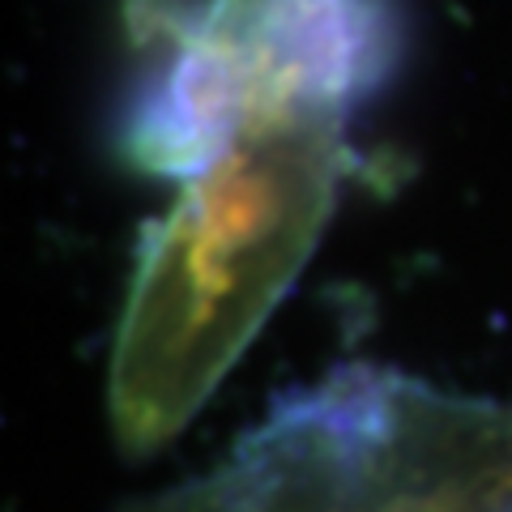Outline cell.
Here are the masks:
<instances>
[{
    "mask_svg": "<svg viewBox=\"0 0 512 512\" xmlns=\"http://www.w3.org/2000/svg\"><path fill=\"white\" fill-rule=\"evenodd\" d=\"M124 512H512V410L346 363Z\"/></svg>",
    "mask_w": 512,
    "mask_h": 512,
    "instance_id": "7a4b0ae2",
    "label": "cell"
},
{
    "mask_svg": "<svg viewBox=\"0 0 512 512\" xmlns=\"http://www.w3.org/2000/svg\"><path fill=\"white\" fill-rule=\"evenodd\" d=\"M402 52L393 0H205L124 107L120 150L192 180L239 137L350 116Z\"/></svg>",
    "mask_w": 512,
    "mask_h": 512,
    "instance_id": "3957f363",
    "label": "cell"
},
{
    "mask_svg": "<svg viewBox=\"0 0 512 512\" xmlns=\"http://www.w3.org/2000/svg\"><path fill=\"white\" fill-rule=\"evenodd\" d=\"M350 167L346 120L308 116L239 137L150 227L107 367L124 453L171 444L312 261Z\"/></svg>",
    "mask_w": 512,
    "mask_h": 512,
    "instance_id": "6da1fadb",
    "label": "cell"
}]
</instances>
